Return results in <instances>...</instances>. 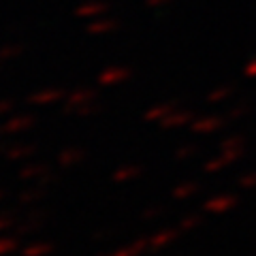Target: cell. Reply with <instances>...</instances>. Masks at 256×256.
I'll use <instances>...</instances> for the list:
<instances>
[{"label":"cell","instance_id":"obj_1","mask_svg":"<svg viewBox=\"0 0 256 256\" xmlns=\"http://www.w3.org/2000/svg\"><path fill=\"white\" fill-rule=\"evenodd\" d=\"M90 100H96V92L90 90V88H77V90L66 94V98H64V111H66V114H73L75 109H79Z\"/></svg>","mask_w":256,"mask_h":256},{"label":"cell","instance_id":"obj_2","mask_svg":"<svg viewBox=\"0 0 256 256\" xmlns=\"http://www.w3.org/2000/svg\"><path fill=\"white\" fill-rule=\"evenodd\" d=\"M130 68L128 66H109L98 75V86H118L130 79Z\"/></svg>","mask_w":256,"mask_h":256},{"label":"cell","instance_id":"obj_3","mask_svg":"<svg viewBox=\"0 0 256 256\" xmlns=\"http://www.w3.org/2000/svg\"><path fill=\"white\" fill-rule=\"evenodd\" d=\"M22 182H38L45 184L47 180H52V169L47 164H28L20 171Z\"/></svg>","mask_w":256,"mask_h":256},{"label":"cell","instance_id":"obj_4","mask_svg":"<svg viewBox=\"0 0 256 256\" xmlns=\"http://www.w3.org/2000/svg\"><path fill=\"white\" fill-rule=\"evenodd\" d=\"M62 98H66V94L60 88H43V90L30 94L28 102H32V105H52V102H58Z\"/></svg>","mask_w":256,"mask_h":256},{"label":"cell","instance_id":"obj_5","mask_svg":"<svg viewBox=\"0 0 256 256\" xmlns=\"http://www.w3.org/2000/svg\"><path fill=\"white\" fill-rule=\"evenodd\" d=\"M109 4L102 2V0H86L75 9V15L77 18H102V15L107 13Z\"/></svg>","mask_w":256,"mask_h":256},{"label":"cell","instance_id":"obj_6","mask_svg":"<svg viewBox=\"0 0 256 256\" xmlns=\"http://www.w3.org/2000/svg\"><path fill=\"white\" fill-rule=\"evenodd\" d=\"M235 205H237V198L233 194H220V196L210 198V201L203 205V210L207 214H224V212L233 210Z\"/></svg>","mask_w":256,"mask_h":256},{"label":"cell","instance_id":"obj_7","mask_svg":"<svg viewBox=\"0 0 256 256\" xmlns=\"http://www.w3.org/2000/svg\"><path fill=\"white\" fill-rule=\"evenodd\" d=\"M34 122L36 120L32 116H13L11 120H6L2 124V128H4V134H15V132H24L28 128H32Z\"/></svg>","mask_w":256,"mask_h":256},{"label":"cell","instance_id":"obj_8","mask_svg":"<svg viewBox=\"0 0 256 256\" xmlns=\"http://www.w3.org/2000/svg\"><path fill=\"white\" fill-rule=\"evenodd\" d=\"M118 28H120V24L114 18H96L92 24H88V32L90 34H111Z\"/></svg>","mask_w":256,"mask_h":256},{"label":"cell","instance_id":"obj_9","mask_svg":"<svg viewBox=\"0 0 256 256\" xmlns=\"http://www.w3.org/2000/svg\"><path fill=\"white\" fill-rule=\"evenodd\" d=\"M175 105H178V102H158V105L150 107L146 111V120H148V122H162L166 116L173 114Z\"/></svg>","mask_w":256,"mask_h":256},{"label":"cell","instance_id":"obj_10","mask_svg":"<svg viewBox=\"0 0 256 256\" xmlns=\"http://www.w3.org/2000/svg\"><path fill=\"white\" fill-rule=\"evenodd\" d=\"M222 124H224L222 118H201V120H194V122H192V132H205V134H210V132L218 130Z\"/></svg>","mask_w":256,"mask_h":256},{"label":"cell","instance_id":"obj_11","mask_svg":"<svg viewBox=\"0 0 256 256\" xmlns=\"http://www.w3.org/2000/svg\"><path fill=\"white\" fill-rule=\"evenodd\" d=\"M175 237H178V233H175V230L162 228L160 233L148 237V239H150V250H162L164 246H169L171 242H175Z\"/></svg>","mask_w":256,"mask_h":256},{"label":"cell","instance_id":"obj_12","mask_svg":"<svg viewBox=\"0 0 256 256\" xmlns=\"http://www.w3.org/2000/svg\"><path fill=\"white\" fill-rule=\"evenodd\" d=\"M84 150L79 148H68V150H62L58 154V164L60 166H75L77 162H82L84 160Z\"/></svg>","mask_w":256,"mask_h":256},{"label":"cell","instance_id":"obj_13","mask_svg":"<svg viewBox=\"0 0 256 256\" xmlns=\"http://www.w3.org/2000/svg\"><path fill=\"white\" fill-rule=\"evenodd\" d=\"M146 250H150V239H134L130 246L122 248V250H116L111 256H141Z\"/></svg>","mask_w":256,"mask_h":256},{"label":"cell","instance_id":"obj_14","mask_svg":"<svg viewBox=\"0 0 256 256\" xmlns=\"http://www.w3.org/2000/svg\"><path fill=\"white\" fill-rule=\"evenodd\" d=\"M190 120H192L190 111H173L160 124H162V128H180V126H186Z\"/></svg>","mask_w":256,"mask_h":256},{"label":"cell","instance_id":"obj_15","mask_svg":"<svg viewBox=\"0 0 256 256\" xmlns=\"http://www.w3.org/2000/svg\"><path fill=\"white\" fill-rule=\"evenodd\" d=\"M139 175H141L139 166L126 164V166H120V169L114 171V182H116V184H126V182L134 180V178H139Z\"/></svg>","mask_w":256,"mask_h":256},{"label":"cell","instance_id":"obj_16","mask_svg":"<svg viewBox=\"0 0 256 256\" xmlns=\"http://www.w3.org/2000/svg\"><path fill=\"white\" fill-rule=\"evenodd\" d=\"M52 250H54L52 244H47V242H34V244H30V246L24 248L22 256H47Z\"/></svg>","mask_w":256,"mask_h":256},{"label":"cell","instance_id":"obj_17","mask_svg":"<svg viewBox=\"0 0 256 256\" xmlns=\"http://www.w3.org/2000/svg\"><path fill=\"white\" fill-rule=\"evenodd\" d=\"M45 194V184H38L36 182V186L34 188H28V190H24L22 194H20V203L22 205H28V203H34L38 201Z\"/></svg>","mask_w":256,"mask_h":256},{"label":"cell","instance_id":"obj_18","mask_svg":"<svg viewBox=\"0 0 256 256\" xmlns=\"http://www.w3.org/2000/svg\"><path fill=\"white\" fill-rule=\"evenodd\" d=\"M34 146H13V148H9L6 150V158L9 160H24V158H28V156H32L34 154Z\"/></svg>","mask_w":256,"mask_h":256},{"label":"cell","instance_id":"obj_19","mask_svg":"<svg viewBox=\"0 0 256 256\" xmlns=\"http://www.w3.org/2000/svg\"><path fill=\"white\" fill-rule=\"evenodd\" d=\"M194 192H196V184H180V186L173 190V198L175 201H184V198L194 194Z\"/></svg>","mask_w":256,"mask_h":256},{"label":"cell","instance_id":"obj_20","mask_svg":"<svg viewBox=\"0 0 256 256\" xmlns=\"http://www.w3.org/2000/svg\"><path fill=\"white\" fill-rule=\"evenodd\" d=\"M20 54H22V45H4V47H0V62L13 60Z\"/></svg>","mask_w":256,"mask_h":256},{"label":"cell","instance_id":"obj_21","mask_svg":"<svg viewBox=\"0 0 256 256\" xmlns=\"http://www.w3.org/2000/svg\"><path fill=\"white\" fill-rule=\"evenodd\" d=\"M98 109H100L98 102H96V100H90V102H86V105H82L79 109H75V111H73V116H77V118H88V116H94Z\"/></svg>","mask_w":256,"mask_h":256},{"label":"cell","instance_id":"obj_22","mask_svg":"<svg viewBox=\"0 0 256 256\" xmlns=\"http://www.w3.org/2000/svg\"><path fill=\"white\" fill-rule=\"evenodd\" d=\"M18 250V237H0V256Z\"/></svg>","mask_w":256,"mask_h":256},{"label":"cell","instance_id":"obj_23","mask_svg":"<svg viewBox=\"0 0 256 256\" xmlns=\"http://www.w3.org/2000/svg\"><path fill=\"white\" fill-rule=\"evenodd\" d=\"M228 94H230V88H228V86H226V88H218V90H216V92H212V94H210V102L224 100Z\"/></svg>","mask_w":256,"mask_h":256},{"label":"cell","instance_id":"obj_24","mask_svg":"<svg viewBox=\"0 0 256 256\" xmlns=\"http://www.w3.org/2000/svg\"><path fill=\"white\" fill-rule=\"evenodd\" d=\"M198 226V216H188V218H184L180 222V228L182 230H190V228H194Z\"/></svg>","mask_w":256,"mask_h":256},{"label":"cell","instance_id":"obj_25","mask_svg":"<svg viewBox=\"0 0 256 256\" xmlns=\"http://www.w3.org/2000/svg\"><path fill=\"white\" fill-rule=\"evenodd\" d=\"M160 214H162V207H160V205H152V207H148V210L146 212H143V218H146V220H150V218H156V216H160Z\"/></svg>","mask_w":256,"mask_h":256},{"label":"cell","instance_id":"obj_26","mask_svg":"<svg viewBox=\"0 0 256 256\" xmlns=\"http://www.w3.org/2000/svg\"><path fill=\"white\" fill-rule=\"evenodd\" d=\"M192 154H194V148L188 146V148H180L178 154H175V158H178V160H186V158H190Z\"/></svg>","mask_w":256,"mask_h":256},{"label":"cell","instance_id":"obj_27","mask_svg":"<svg viewBox=\"0 0 256 256\" xmlns=\"http://www.w3.org/2000/svg\"><path fill=\"white\" fill-rule=\"evenodd\" d=\"M239 184H242L244 188H252L256 184V173H250V175H246V178H239Z\"/></svg>","mask_w":256,"mask_h":256},{"label":"cell","instance_id":"obj_28","mask_svg":"<svg viewBox=\"0 0 256 256\" xmlns=\"http://www.w3.org/2000/svg\"><path fill=\"white\" fill-rule=\"evenodd\" d=\"M171 0H146V4L150 6V9H160V6H166Z\"/></svg>","mask_w":256,"mask_h":256},{"label":"cell","instance_id":"obj_29","mask_svg":"<svg viewBox=\"0 0 256 256\" xmlns=\"http://www.w3.org/2000/svg\"><path fill=\"white\" fill-rule=\"evenodd\" d=\"M11 109H13V100H0V116L9 114Z\"/></svg>","mask_w":256,"mask_h":256},{"label":"cell","instance_id":"obj_30","mask_svg":"<svg viewBox=\"0 0 256 256\" xmlns=\"http://www.w3.org/2000/svg\"><path fill=\"white\" fill-rule=\"evenodd\" d=\"M13 224V220L9 218V216H0V230H6Z\"/></svg>","mask_w":256,"mask_h":256},{"label":"cell","instance_id":"obj_31","mask_svg":"<svg viewBox=\"0 0 256 256\" xmlns=\"http://www.w3.org/2000/svg\"><path fill=\"white\" fill-rule=\"evenodd\" d=\"M246 75H248V77H256V58L246 66Z\"/></svg>","mask_w":256,"mask_h":256},{"label":"cell","instance_id":"obj_32","mask_svg":"<svg viewBox=\"0 0 256 256\" xmlns=\"http://www.w3.org/2000/svg\"><path fill=\"white\" fill-rule=\"evenodd\" d=\"M2 134H4V128H2V126H0V137H2Z\"/></svg>","mask_w":256,"mask_h":256},{"label":"cell","instance_id":"obj_33","mask_svg":"<svg viewBox=\"0 0 256 256\" xmlns=\"http://www.w3.org/2000/svg\"><path fill=\"white\" fill-rule=\"evenodd\" d=\"M2 196H4V192H2V190H0V198H2Z\"/></svg>","mask_w":256,"mask_h":256},{"label":"cell","instance_id":"obj_34","mask_svg":"<svg viewBox=\"0 0 256 256\" xmlns=\"http://www.w3.org/2000/svg\"><path fill=\"white\" fill-rule=\"evenodd\" d=\"M98 256H111V254H98Z\"/></svg>","mask_w":256,"mask_h":256},{"label":"cell","instance_id":"obj_35","mask_svg":"<svg viewBox=\"0 0 256 256\" xmlns=\"http://www.w3.org/2000/svg\"><path fill=\"white\" fill-rule=\"evenodd\" d=\"M0 64H2V62H0Z\"/></svg>","mask_w":256,"mask_h":256}]
</instances>
